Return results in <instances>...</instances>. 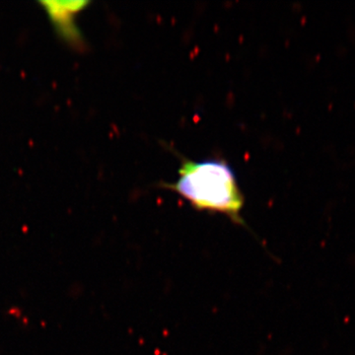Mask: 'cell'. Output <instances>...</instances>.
<instances>
[{
  "label": "cell",
  "mask_w": 355,
  "mask_h": 355,
  "mask_svg": "<svg viewBox=\"0 0 355 355\" xmlns=\"http://www.w3.org/2000/svg\"><path fill=\"white\" fill-rule=\"evenodd\" d=\"M46 13L50 16L53 25L58 33L70 43L77 44L80 42L78 30H77L76 17L85 7L88 6L86 1H64V2H43Z\"/></svg>",
  "instance_id": "obj_2"
},
{
  "label": "cell",
  "mask_w": 355,
  "mask_h": 355,
  "mask_svg": "<svg viewBox=\"0 0 355 355\" xmlns=\"http://www.w3.org/2000/svg\"><path fill=\"white\" fill-rule=\"evenodd\" d=\"M165 187L188 200L193 209L223 214L236 224H245L241 216L244 197L234 171L225 161L184 159L177 181Z\"/></svg>",
  "instance_id": "obj_1"
}]
</instances>
